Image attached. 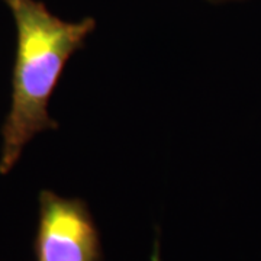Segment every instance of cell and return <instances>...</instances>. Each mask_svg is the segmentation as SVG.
Here are the masks:
<instances>
[{
	"label": "cell",
	"instance_id": "cell-1",
	"mask_svg": "<svg viewBox=\"0 0 261 261\" xmlns=\"http://www.w3.org/2000/svg\"><path fill=\"white\" fill-rule=\"evenodd\" d=\"M16 25L10 109L2 126L0 174H8L39 132L58 129L49 99L71 56L96 29L93 18L67 22L38 0H3Z\"/></svg>",
	"mask_w": 261,
	"mask_h": 261
},
{
	"label": "cell",
	"instance_id": "cell-2",
	"mask_svg": "<svg viewBox=\"0 0 261 261\" xmlns=\"http://www.w3.org/2000/svg\"><path fill=\"white\" fill-rule=\"evenodd\" d=\"M38 202L35 261H103L100 233L83 199L41 190Z\"/></svg>",
	"mask_w": 261,
	"mask_h": 261
},
{
	"label": "cell",
	"instance_id": "cell-3",
	"mask_svg": "<svg viewBox=\"0 0 261 261\" xmlns=\"http://www.w3.org/2000/svg\"><path fill=\"white\" fill-rule=\"evenodd\" d=\"M212 3H225V2H237V0H209Z\"/></svg>",
	"mask_w": 261,
	"mask_h": 261
},
{
	"label": "cell",
	"instance_id": "cell-4",
	"mask_svg": "<svg viewBox=\"0 0 261 261\" xmlns=\"http://www.w3.org/2000/svg\"><path fill=\"white\" fill-rule=\"evenodd\" d=\"M152 261H160V258H159V248L155 250V254H154V257H152Z\"/></svg>",
	"mask_w": 261,
	"mask_h": 261
}]
</instances>
